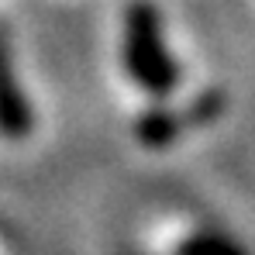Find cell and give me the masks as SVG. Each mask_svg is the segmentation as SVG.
Instances as JSON below:
<instances>
[{
  "label": "cell",
  "mask_w": 255,
  "mask_h": 255,
  "mask_svg": "<svg viewBox=\"0 0 255 255\" xmlns=\"http://www.w3.org/2000/svg\"><path fill=\"white\" fill-rule=\"evenodd\" d=\"M31 104L24 97V90L17 83V73L10 66V52H7V42L0 35V134L10 138V141H21L31 134Z\"/></svg>",
  "instance_id": "cell-2"
},
{
  "label": "cell",
  "mask_w": 255,
  "mask_h": 255,
  "mask_svg": "<svg viewBox=\"0 0 255 255\" xmlns=\"http://www.w3.org/2000/svg\"><path fill=\"white\" fill-rule=\"evenodd\" d=\"M176 255H245L235 242L221 238V235H193L179 245Z\"/></svg>",
  "instance_id": "cell-4"
},
{
  "label": "cell",
  "mask_w": 255,
  "mask_h": 255,
  "mask_svg": "<svg viewBox=\"0 0 255 255\" xmlns=\"http://www.w3.org/2000/svg\"><path fill=\"white\" fill-rule=\"evenodd\" d=\"M179 128H183V118L172 114V111H162V107H152L138 118L134 125V134L145 148H166L179 138Z\"/></svg>",
  "instance_id": "cell-3"
},
{
  "label": "cell",
  "mask_w": 255,
  "mask_h": 255,
  "mask_svg": "<svg viewBox=\"0 0 255 255\" xmlns=\"http://www.w3.org/2000/svg\"><path fill=\"white\" fill-rule=\"evenodd\" d=\"M125 66L148 97H169L176 90L179 73L162 38V17L148 0H134L125 14Z\"/></svg>",
  "instance_id": "cell-1"
}]
</instances>
